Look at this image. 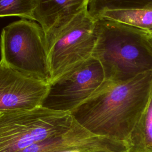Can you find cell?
<instances>
[{"label": "cell", "instance_id": "obj_5", "mask_svg": "<svg viewBox=\"0 0 152 152\" xmlns=\"http://www.w3.org/2000/svg\"><path fill=\"white\" fill-rule=\"evenodd\" d=\"M104 81L101 64L91 56L50 82L42 106L53 110L71 112L91 96Z\"/></svg>", "mask_w": 152, "mask_h": 152}, {"label": "cell", "instance_id": "obj_3", "mask_svg": "<svg viewBox=\"0 0 152 152\" xmlns=\"http://www.w3.org/2000/svg\"><path fill=\"white\" fill-rule=\"evenodd\" d=\"M1 61L30 77L49 84L50 71L45 33L36 21L21 18L2 30Z\"/></svg>", "mask_w": 152, "mask_h": 152}, {"label": "cell", "instance_id": "obj_14", "mask_svg": "<svg viewBox=\"0 0 152 152\" xmlns=\"http://www.w3.org/2000/svg\"><path fill=\"white\" fill-rule=\"evenodd\" d=\"M148 32H149V31H148ZM149 33H150V36L151 39V40H152V32H149Z\"/></svg>", "mask_w": 152, "mask_h": 152}, {"label": "cell", "instance_id": "obj_11", "mask_svg": "<svg viewBox=\"0 0 152 152\" xmlns=\"http://www.w3.org/2000/svg\"><path fill=\"white\" fill-rule=\"evenodd\" d=\"M99 18L110 19L147 31L152 28V10L151 9L106 11Z\"/></svg>", "mask_w": 152, "mask_h": 152}, {"label": "cell", "instance_id": "obj_2", "mask_svg": "<svg viewBox=\"0 0 152 152\" xmlns=\"http://www.w3.org/2000/svg\"><path fill=\"white\" fill-rule=\"evenodd\" d=\"M94 33L91 56L101 64L106 81H125L152 71V40L148 31L99 18Z\"/></svg>", "mask_w": 152, "mask_h": 152}, {"label": "cell", "instance_id": "obj_4", "mask_svg": "<svg viewBox=\"0 0 152 152\" xmlns=\"http://www.w3.org/2000/svg\"><path fill=\"white\" fill-rule=\"evenodd\" d=\"M71 112L38 106L0 113V152H17L49 137L66 131Z\"/></svg>", "mask_w": 152, "mask_h": 152}, {"label": "cell", "instance_id": "obj_1", "mask_svg": "<svg viewBox=\"0 0 152 152\" xmlns=\"http://www.w3.org/2000/svg\"><path fill=\"white\" fill-rule=\"evenodd\" d=\"M151 91L152 71L125 81L105 80L71 114L93 134L128 142Z\"/></svg>", "mask_w": 152, "mask_h": 152}, {"label": "cell", "instance_id": "obj_7", "mask_svg": "<svg viewBox=\"0 0 152 152\" xmlns=\"http://www.w3.org/2000/svg\"><path fill=\"white\" fill-rule=\"evenodd\" d=\"M48 84L12 69L0 60V113L42 106Z\"/></svg>", "mask_w": 152, "mask_h": 152}, {"label": "cell", "instance_id": "obj_6", "mask_svg": "<svg viewBox=\"0 0 152 152\" xmlns=\"http://www.w3.org/2000/svg\"><path fill=\"white\" fill-rule=\"evenodd\" d=\"M94 23L86 9L57 37L49 49L50 82L91 56L96 41Z\"/></svg>", "mask_w": 152, "mask_h": 152}, {"label": "cell", "instance_id": "obj_10", "mask_svg": "<svg viewBox=\"0 0 152 152\" xmlns=\"http://www.w3.org/2000/svg\"><path fill=\"white\" fill-rule=\"evenodd\" d=\"M129 152H152V91L128 140Z\"/></svg>", "mask_w": 152, "mask_h": 152}, {"label": "cell", "instance_id": "obj_15", "mask_svg": "<svg viewBox=\"0 0 152 152\" xmlns=\"http://www.w3.org/2000/svg\"><path fill=\"white\" fill-rule=\"evenodd\" d=\"M148 31H149V32H152V28H151L150 30H149Z\"/></svg>", "mask_w": 152, "mask_h": 152}, {"label": "cell", "instance_id": "obj_13", "mask_svg": "<svg viewBox=\"0 0 152 152\" xmlns=\"http://www.w3.org/2000/svg\"><path fill=\"white\" fill-rule=\"evenodd\" d=\"M37 2V0H0V17L16 16L33 20V13Z\"/></svg>", "mask_w": 152, "mask_h": 152}, {"label": "cell", "instance_id": "obj_12", "mask_svg": "<svg viewBox=\"0 0 152 152\" xmlns=\"http://www.w3.org/2000/svg\"><path fill=\"white\" fill-rule=\"evenodd\" d=\"M132 9L152 10V0H89L87 7L94 20L106 11Z\"/></svg>", "mask_w": 152, "mask_h": 152}, {"label": "cell", "instance_id": "obj_9", "mask_svg": "<svg viewBox=\"0 0 152 152\" xmlns=\"http://www.w3.org/2000/svg\"><path fill=\"white\" fill-rule=\"evenodd\" d=\"M98 136L86 129L74 119L71 126L66 131L49 137L17 152H53L88 142Z\"/></svg>", "mask_w": 152, "mask_h": 152}, {"label": "cell", "instance_id": "obj_8", "mask_svg": "<svg viewBox=\"0 0 152 152\" xmlns=\"http://www.w3.org/2000/svg\"><path fill=\"white\" fill-rule=\"evenodd\" d=\"M89 0H37L33 20L43 29L48 50L62 31L82 11Z\"/></svg>", "mask_w": 152, "mask_h": 152}]
</instances>
